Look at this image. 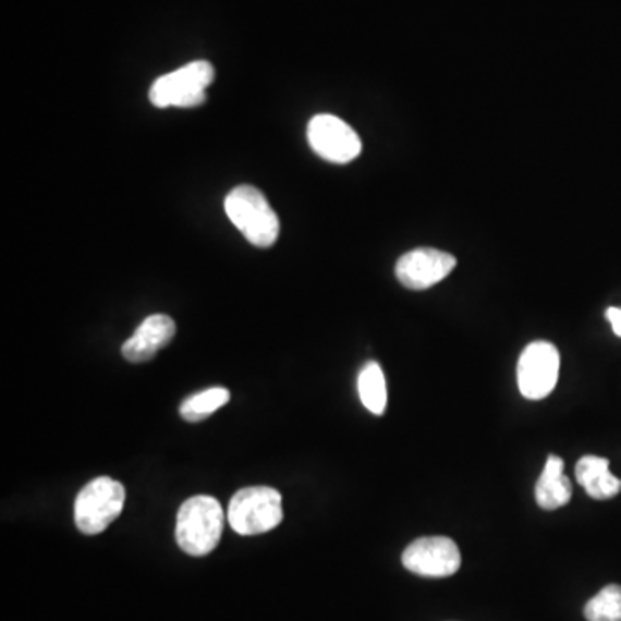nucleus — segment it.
<instances>
[{
    "label": "nucleus",
    "instance_id": "nucleus-3",
    "mask_svg": "<svg viewBox=\"0 0 621 621\" xmlns=\"http://www.w3.org/2000/svg\"><path fill=\"white\" fill-rule=\"evenodd\" d=\"M211 62L194 61L180 70L159 76L150 87L149 99L156 108H197L206 102V88L215 82Z\"/></svg>",
    "mask_w": 621,
    "mask_h": 621
},
{
    "label": "nucleus",
    "instance_id": "nucleus-2",
    "mask_svg": "<svg viewBox=\"0 0 621 621\" xmlns=\"http://www.w3.org/2000/svg\"><path fill=\"white\" fill-rule=\"evenodd\" d=\"M224 212L256 247H271L280 235V220L256 186H235L224 199Z\"/></svg>",
    "mask_w": 621,
    "mask_h": 621
},
{
    "label": "nucleus",
    "instance_id": "nucleus-15",
    "mask_svg": "<svg viewBox=\"0 0 621 621\" xmlns=\"http://www.w3.org/2000/svg\"><path fill=\"white\" fill-rule=\"evenodd\" d=\"M587 621H621V585H608L588 600L584 609Z\"/></svg>",
    "mask_w": 621,
    "mask_h": 621
},
{
    "label": "nucleus",
    "instance_id": "nucleus-6",
    "mask_svg": "<svg viewBox=\"0 0 621 621\" xmlns=\"http://www.w3.org/2000/svg\"><path fill=\"white\" fill-rule=\"evenodd\" d=\"M559 352L551 342H532L518 360V387L523 398L540 401L555 390L559 375Z\"/></svg>",
    "mask_w": 621,
    "mask_h": 621
},
{
    "label": "nucleus",
    "instance_id": "nucleus-4",
    "mask_svg": "<svg viewBox=\"0 0 621 621\" xmlns=\"http://www.w3.org/2000/svg\"><path fill=\"white\" fill-rule=\"evenodd\" d=\"M282 520V494L271 487L239 490L228 506V523L236 534H266L277 528Z\"/></svg>",
    "mask_w": 621,
    "mask_h": 621
},
{
    "label": "nucleus",
    "instance_id": "nucleus-7",
    "mask_svg": "<svg viewBox=\"0 0 621 621\" xmlns=\"http://www.w3.org/2000/svg\"><path fill=\"white\" fill-rule=\"evenodd\" d=\"M307 142L319 158L337 165L354 161L361 154L357 133L340 118L316 114L307 124Z\"/></svg>",
    "mask_w": 621,
    "mask_h": 621
},
{
    "label": "nucleus",
    "instance_id": "nucleus-16",
    "mask_svg": "<svg viewBox=\"0 0 621 621\" xmlns=\"http://www.w3.org/2000/svg\"><path fill=\"white\" fill-rule=\"evenodd\" d=\"M606 318L609 319V324L613 327L614 333L621 337V309L620 307H609L608 313H606Z\"/></svg>",
    "mask_w": 621,
    "mask_h": 621
},
{
    "label": "nucleus",
    "instance_id": "nucleus-14",
    "mask_svg": "<svg viewBox=\"0 0 621 621\" xmlns=\"http://www.w3.org/2000/svg\"><path fill=\"white\" fill-rule=\"evenodd\" d=\"M230 401V392L223 387H212L204 392L195 393L183 401L180 414L186 422L197 423L209 418L215 411L223 407Z\"/></svg>",
    "mask_w": 621,
    "mask_h": 621
},
{
    "label": "nucleus",
    "instance_id": "nucleus-11",
    "mask_svg": "<svg viewBox=\"0 0 621 621\" xmlns=\"http://www.w3.org/2000/svg\"><path fill=\"white\" fill-rule=\"evenodd\" d=\"M572 494V482L564 475L563 460L558 455H549L535 487L537 504L546 511L558 510L570 502Z\"/></svg>",
    "mask_w": 621,
    "mask_h": 621
},
{
    "label": "nucleus",
    "instance_id": "nucleus-12",
    "mask_svg": "<svg viewBox=\"0 0 621 621\" xmlns=\"http://www.w3.org/2000/svg\"><path fill=\"white\" fill-rule=\"evenodd\" d=\"M576 480L597 501L611 499L621 492V480L609 472V461L599 455H584L576 463Z\"/></svg>",
    "mask_w": 621,
    "mask_h": 621
},
{
    "label": "nucleus",
    "instance_id": "nucleus-5",
    "mask_svg": "<svg viewBox=\"0 0 621 621\" xmlns=\"http://www.w3.org/2000/svg\"><path fill=\"white\" fill-rule=\"evenodd\" d=\"M124 492L120 482L109 476H99L88 482L75 501V523L85 535H97L106 531L123 511Z\"/></svg>",
    "mask_w": 621,
    "mask_h": 621
},
{
    "label": "nucleus",
    "instance_id": "nucleus-9",
    "mask_svg": "<svg viewBox=\"0 0 621 621\" xmlns=\"http://www.w3.org/2000/svg\"><path fill=\"white\" fill-rule=\"evenodd\" d=\"M455 268V257L439 248L419 247L410 251L395 265L399 282L406 289L427 290L442 282Z\"/></svg>",
    "mask_w": 621,
    "mask_h": 621
},
{
    "label": "nucleus",
    "instance_id": "nucleus-13",
    "mask_svg": "<svg viewBox=\"0 0 621 621\" xmlns=\"http://www.w3.org/2000/svg\"><path fill=\"white\" fill-rule=\"evenodd\" d=\"M357 390H360L361 402L365 404L366 410L372 411L373 414H383L387 407V386L386 377L378 363L372 361L361 369Z\"/></svg>",
    "mask_w": 621,
    "mask_h": 621
},
{
    "label": "nucleus",
    "instance_id": "nucleus-8",
    "mask_svg": "<svg viewBox=\"0 0 621 621\" xmlns=\"http://www.w3.org/2000/svg\"><path fill=\"white\" fill-rule=\"evenodd\" d=\"M402 564L414 575L443 579L461 567V552L448 537H422L402 552Z\"/></svg>",
    "mask_w": 621,
    "mask_h": 621
},
{
    "label": "nucleus",
    "instance_id": "nucleus-1",
    "mask_svg": "<svg viewBox=\"0 0 621 621\" xmlns=\"http://www.w3.org/2000/svg\"><path fill=\"white\" fill-rule=\"evenodd\" d=\"M224 511L211 496L186 499L176 516V543L191 556L215 551L223 534Z\"/></svg>",
    "mask_w": 621,
    "mask_h": 621
},
{
    "label": "nucleus",
    "instance_id": "nucleus-10",
    "mask_svg": "<svg viewBox=\"0 0 621 621\" xmlns=\"http://www.w3.org/2000/svg\"><path fill=\"white\" fill-rule=\"evenodd\" d=\"M176 333V325L166 315H153L142 321L141 327L124 342L121 354L130 363H145L153 360L161 349L170 344Z\"/></svg>",
    "mask_w": 621,
    "mask_h": 621
}]
</instances>
